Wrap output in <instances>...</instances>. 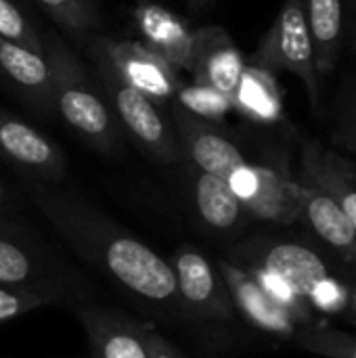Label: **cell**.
I'll return each instance as SVG.
<instances>
[{
    "mask_svg": "<svg viewBox=\"0 0 356 358\" xmlns=\"http://www.w3.org/2000/svg\"><path fill=\"white\" fill-rule=\"evenodd\" d=\"M31 201L67 245L99 275L159 317H176L174 273L166 258L86 201L52 191L29 189Z\"/></svg>",
    "mask_w": 356,
    "mask_h": 358,
    "instance_id": "cell-1",
    "label": "cell"
},
{
    "mask_svg": "<svg viewBox=\"0 0 356 358\" xmlns=\"http://www.w3.org/2000/svg\"><path fill=\"white\" fill-rule=\"evenodd\" d=\"M44 57L50 69L55 111L97 151L118 155L122 143L111 109L92 86L84 65L57 38H52L48 48H44Z\"/></svg>",
    "mask_w": 356,
    "mask_h": 358,
    "instance_id": "cell-2",
    "label": "cell"
},
{
    "mask_svg": "<svg viewBox=\"0 0 356 358\" xmlns=\"http://www.w3.org/2000/svg\"><path fill=\"white\" fill-rule=\"evenodd\" d=\"M0 285L44 296L50 304L86 302L84 281L55 254L15 229L0 227Z\"/></svg>",
    "mask_w": 356,
    "mask_h": 358,
    "instance_id": "cell-3",
    "label": "cell"
},
{
    "mask_svg": "<svg viewBox=\"0 0 356 358\" xmlns=\"http://www.w3.org/2000/svg\"><path fill=\"white\" fill-rule=\"evenodd\" d=\"M92 61L97 65L101 92L107 96V103L115 111L126 132L138 145V149L159 164H176L183 157L176 132L164 120L155 103L126 80H122L109 65L97 59Z\"/></svg>",
    "mask_w": 356,
    "mask_h": 358,
    "instance_id": "cell-4",
    "label": "cell"
},
{
    "mask_svg": "<svg viewBox=\"0 0 356 358\" xmlns=\"http://www.w3.org/2000/svg\"><path fill=\"white\" fill-rule=\"evenodd\" d=\"M250 65L298 76L306 86L313 107L319 105V71L302 0H285L271 29L250 57Z\"/></svg>",
    "mask_w": 356,
    "mask_h": 358,
    "instance_id": "cell-5",
    "label": "cell"
},
{
    "mask_svg": "<svg viewBox=\"0 0 356 358\" xmlns=\"http://www.w3.org/2000/svg\"><path fill=\"white\" fill-rule=\"evenodd\" d=\"M227 182L250 218L271 224H294L302 218V185L285 166L245 162Z\"/></svg>",
    "mask_w": 356,
    "mask_h": 358,
    "instance_id": "cell-6",
    "label": "cell"
},
{
    "mask_svg": "<svg viewBox=\"0 0 356 358\" xmlns=\"http://www.w3.org/2000/svg\"><path fill=\"white\" fill-rule=\"evenodd\" d=\"M180 317L199 323H229L237 313L218 266L199 250L183 245L170 260Z\"/></svg>",
    "mask_w": 356,
    "mask_h": 358,
    "instance_id": "cell-7",
    "label": "cell"
},
{
    "mask_svg": "<svg viewBox=\"0 0 356 358\" xmlns=\"http://www.w3.org/2000/svg\"><path fill=\"white\" fill-rule=\"evenodd\" d=\"M229 260L241 266H260L285 279L306 300L308 289L323 277L332 275L325 258L313 248L296 239H279L258 235L239 245L229 254Z\"/></svg>",
    "mask_w": 356,
    "mask_h": 358,
    "instance_id": "cell-8",
    "label": "cell"
},
{
    "mask_svg": "<svg viewBox=\"0 0 356 358\" xmlns=\"http://www.w3.org/2000/svg\"><path fill=\"white\" fill-rule=\"evenodd\" d=\"M90 57L109 65L122 80L147 94L153 103L172 101L178 92L180 82L176 69L143 42L97 38L90 46Z\"/></svg>",
    "mask_w": 356,
    "mask_h": 358,
    "instance_id": "cell-9",
    "label": "cell"
},
{
    "mask_svg": "<svg viewBox=\"0 0 356 358\" xmlns=\"http://www.w3.org/2000/svg\"><path fill=\"white\" fill-rule=\"evenodd\" d=\"M0 159L36 182H59L65 176V155L40 130L0 109Z\"/></svg>",
    "mask_w": 356,
    "mask_h": 358,
    "instance_id": "cell-10",
    "label": "cell"
},
{
    "mask_svg": "<svg viewBox=\"0 0 356 358\" xmlns=\"http://www.w3.org/2000/svg\"><path fill=\"white\" fill-rule=\"evenodd\" d=\"M94 358H151V327L113 308L76 306Z\"/></svg>",
    "mask_w": 356,
    "mask_h": 358,
    "instance_id": "cell-11",
    "label": "cell"
},
{
    "mask_svg": "<svg viewBox=\"0 0 356 358\" xmlns=\"http://www.w3.org/2000/svg\"><path fill=\"white\" fill-rule=\"evenodd\" d=\"M172 117L180 153L189 159L191 168L227 180L241 164H245L239 147L208 120L187 111L178 103L172 105Z\"/></svg>",
    "mask_w": 356,
    "mask_h": 358,
    "instance_id": "cell-12",
    "label": "cell"
},
{
    "mask_svg": "<svg viewBox=\"0 0 356 358\" xmlns=\"http://www.w3.org/2000/svg\"><path fill=\"white\" fill-rule=\"evenodd\" d=\"M216 266L227 283L237 315H241L258 331L285 340L294 338V334L298 331V323L264 294V289L243 266L231 262L229 258L218 260Z\"/></svg>",
    "mask_w": 356,
    "mask_h": 358,
    "instance_id": "cell-13",
    "label": "cell"
},
{
    "mask_svg": "<svg viewBox=\"0 0 356 358\" xmlns=\"http://www.w3.org/2000/svg\"><path fill=\"white\" fill-rule=\"evenodd\" d=\"M245 69L243 55L231 36L216 25L195 31L193 59L189 71L197 84L210 86L233 99Z\"/></svg>",
    "mask_w": 356,
    "mask_h": 358,
    "instance_id": "cell-14",
    "label": "cell"
},
{
    "mask_svg": "<svg viewBox=\"0 0 356 358\" xmlns=\"http://www.w3.org/2000/svg\"><path fill=\"white\" fill-rule=\"evenodd\" d=\"M134 19L145 40L143 42L145 46H149L174 69L189 71L193 59L195 31L189 27V23L183 17L159 4L141 2L134 10Z\"/></svg>",
    "mask_w": 356,
    "mask_h": 358,
    "instance_id": "cell-15",
    "label": "cell"
},
{
    "mask_svg": "<svg viewBox=\"0 0 356 358\" xmlns=\"http://www.w3.org/2000/svg\"><path fill=\"white\" fill-rule=\"evenodd\" d=\"M298 180L325 191L342 208L356 231V164L334 149L308 143L302 153Z\"/></svg>",
    "mask_w": 356,
    "mask_h": 358,
    "instance_id": "cell-16",
    "label": "cell"
},
{
    "mask_svg": "<svg viewBox=\"0 0 356 358\" xmlns=\"http://www.w3.org/2000/svg\"><path fill=\"white\" fill-rule=\"evenodd\" d=\"M302 185V218L311 231L342 260L356 264V231L342 208L321 189Z\"/></svg>",
    "mask_w": 356,
    "mask_h": 358,
    "instance_id": "cell-17",
    "label": "cell"
},
{
    "mask_svg": "<svg viewBox=\"0 0 356 358\" xmlns=\"http://www.w3.org/2000/svg\"><path fill=\"white\" fill-rule=\"evenodd\" d=\"M191 199L201 224L220 235L239 231L250 218L225 178L199 170H195L193 174Z\"/></svg>",
    "mask_w": 356,
    "mask_h": 358,
    "instance_id": "cell-18",
    "label": "cell"
},
{
    "mask_svg": "<svg viewBox=\"0 0 356 358\" xmlns=\"http://www.w3.org/2000/svg\"><path fill=\"white\" fill-rule=\"evenodd\" d=\"M0 73L38 109L55 111L50 69L44 55L0 38Z\"/></svg>",
    "mask_w": 356,
    "mask_h": 358,
    "instance_id": "cell-19",
    "label": "cell"
},
{
    "mask_svg": "<svg viewBox=\"0 0 356 358\" xmlns=\"http://www.w3.org/2000/svg\"><path fill=\"white\" fill-rule=\"evenodd\" d=\"M233 107L254 122H277L283 115V101L273 71L245 65L241 82L233 94Z\"/></svg>",
    "mask_w": 356,
    "mask_h": 358,
    "instance_id": "cell-20",
    "label": "cell"
},
{
    "mask_svg": "<svg viewBox=\"0 0 356 358\" xmlns=\"http://www.w3.org/2000/svg\"><path fill=\"white\" fill-rule=\"evenodd\" d=\"M319 73L336 67L342 42V0H302Z\"/></svg>",
    "mask_w": 356,
    "mask_h": 358,
    "instance_id": "cell-21",
    "label": "cell"
},
{
    "mask_svg": "<svg viewBox=\"0 0 356 358\" xmlns=\"http://www.w3.org/2000/svg\"><path fill=\"white\" fill-rule=\"evenodd\" d=\"M298 348L323 358H356V336L336 329L325 321H311L292 338Z\"/></svg>",
    "mask_w": 356,
    "mask_h": 358,
    "instance_id": "cell-22",
    "label": "cell"
},
{
    "mask_svg": "<svg viewBox=\"0 0 356 358\" xmlns=\"http://www.w3.org/2000/svg\"><path fill=\"white\" fill-rule=\"evenodd\" d=\"M36 2L52 17V21L61 29H65L76 38L86 36L99 23V17L90 0H36Z\"/></svg>",
    "mask_w": 356,
    "mask_h": 358,
    "instance_id": "cell-23",
    "label": "cell"
},
{
    "mask_svg": "<svg viewBox=\"0 0 356 358\" xmlns=\"http://www.w3.org/2000/svg\"><path fill=\"white\" fill-rule=\"evenodd\" d=\"M350 296L353 289L336 277L334 273L319 279L306 294V304L313 310V315H325V317H336L344 315L350 308Z\"/></svg>",
    "mask_w": 356,
    "mask_h": 358,
    "instance_id": "cell-24",
    "label": "cell"
},
{
    "mask_svg": "<svg viewBox=\"0 0 356 358\" xmlns=\"http://www.w3.org/2000/svg\"><path fill=\"white\" fill-rule=\"evenodd\" d=\"M178 105L204 120H220L233 109V99L204 84L193 82L191 86H178Z\"/></svg>",
    "mask_w": 356,
    "mask_h": 358,
    "instance_id": "cell-25",
    "label": "cell"
},
{
    "mask_svg": "<svg viewBox=\"0 0 356 358\" xmlns=\"http://www.w3.org/2000/svg\"><path fill=\"white\" fill-rule=\"evenodd\" d=\"M0 38L44 55V44L38 31L29 25L23 10L13 0H0Z\"/></svg>",
    "mask_w": 356,
    "mask_h": 358,
    "instance_id": "cell-26",
    "label": "cell"
},
{
    "mask_svg": "<svg viewBox=\"0 0 356 358\" xmlns=\"http://www.w3.org/2000/svg\"><path fill=\"white\" fill-rule=\"evenodd\" d=\"M44 306H50V300H46L40 294L0 285V325L13 321L17 317H23L31 310L44 308Z\"/></svg>",
    "mask_w": 356,
    "mask_h": 358,
    "instance_id": "cell-27",
    "label": "cell"
},
{
    "mask_svg": "<svg viewBox=\"0 0 356 358\" xmlns=\"http://www.w3.org/2000/svg\"><path fill=\"white\" fill-rule=\"evenodd\" d=\"M151 358H185L166 338L151 329Z\"/></svg>",
    "mask_w": 356,
    "mask_h": 358,
    "instance_id": "cell-28",
    "label": "cell"
},
{
    "mask_svg": "<svg viewBox=\"0 0 356 358\" xmlns=\"http://www.w3.org/2000/svg\"><path fill=\"white\" fill-rule=\"evenodd\" d=\"M8 203H10V199H8V191H6L4 182L0 180V214H2V212H6Z\"/></svg>",
    "mask_w": 356,
    "mask_h": 358,
    "instance_id": "cell-29",
    "label": "cell"
},
{
    "mask_svg": "<svg viewBox=\"0 0 356 358\" xmlns=\"http://www.w3.org/2000/svg\"><path fill=\"white\" fill-rule=\"evenodd\" d=\"M350 317L356 321V287L353 289V296H350V308H348Z\"/></svg>",
    "mask_w": 356,
    "mask_h": 358,
    "instance_id": "cell-30",
    "label": "cell"
},
{
    "mask_svg": "<svg viewBox=\"0 0 356 358\" xmlns=\"http://www.w3.org/2000/svg\"><path fill=\"white\" fill-rule=\"evenodd\" d=\"M187 2L191 4V8H193V10H201V8L208 4V0H187Z\"/></svg>",
    "mask_w": 356,
    "mask_h": 358,
    "instance_id": "cell-31",
    "label": "cell"
}]
</instances>
